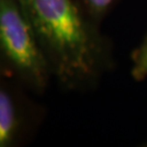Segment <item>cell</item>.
<instances>
[{"instance_id": "obj_1", "label": "cell", "mask_w": 147, "mask_h": 147, "mask_svg": "<svg viewBox=\"0 0 147 147\" xmlns=\"http://www.w3.org/2000/svg\"><path fill=\"white\" fill-rule=\"evenodd\" d=\"M51 68L65 90L93 85L110 66L106 40L78 0H17Z\"/></svg>"}, {"instance_id": "obj_2", "label": "cell", "mask_w": 147, "mask_h": 147, "mask_svg": "<svg viewBox=\"0 0 147 147\" xmlns=\"http://www.w3.org/2000/svg\"><path fill=\"white\" fill-rule=\"evenodd\" d=\"M0 68L27 90L42 94L52 74L17 0H0Z\"/></svg>"}, {"instance_id": "obj_3", "label": "cell", "mask_w": 147, "mask_h": 147, "mask_svg": "<svg viewBox=\"0 0 147 147\" xmlns=\"http://www.w3.org/2000/svg\"><path fill=\"white\" fill-rule=\"evenodd\" d=\"M19 82L0 77V147H18L32 136L40 112Z\"/></svg>"}, {"instance_id": "obj_4", "label": "cell", "mask_w": 147, "mask_h": 147, "mask_svg": "<svg viewBox=\"0 0 147 147\" xmlns=\"http://www.w3.org/2000/svg\"><path fill=\"white\" fill-rule=\"evenodd\" d=\"M131 77L137 81L147 79V36L131 55Z\"/></svg>"}, {"instance_id": "obj_5", "label": "cell", "mask_w": 147, "mask_h": 147, "mask_svg": "<svg viewBox=\"0 0 147 147\" xmlns=\"http://www.w3.org/2000/svg\"><path fill=\"white\" fill-rule=\"evenodd\" d=\"M89 17L99 24L117 4L118 0H78Z\"/></svg>"}, {"instance_id": "obj_6", "label": "cell", "mask_w": 147, "mask_h": 147, "mask_svg": "<svg viewBox=\"0 0 147 147\" xmlns=\"http://www.w3.org/2000/svg\"><path fill=\"white\" fill-rule=\"evenodd\" d=\"M0 77H8V76H7V74H6L5 72L3 71L1 68H0Z\"/></svg>"}]
</instances>
